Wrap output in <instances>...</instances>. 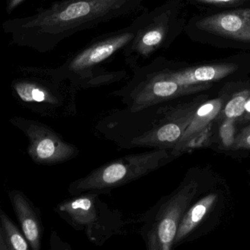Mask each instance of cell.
Instances as JSON below:
<instances>
[{"label":"cell","mask_w":250,"mask_h":250,"mask_svg":"<svg viewBox=\"0 0 250 250\" xmlns=\"http://www.w3.org/2000/svg\"><path fill=\"white\" fill-rule=\"evenodd\" d=\"M232 145L234 148L250 150V125L244 128L234 138Z\"/></svg>","instance_id":"cell-15"},{"label":"cell","mask_w":250,"mask_h":250,"mask_svg":"<svg viewBox=\"0 0 250 250\" xmlns=\"http://www.w3.org/2000/svg\"><path fill=\"white\" fill-rule=\"evenodd\" d=\"M173 157L167 149H153L132 153L111 161L70 184L68 192L74 196L85 192L102 194L137 181L160 168Z\"/></svg>","instance_id":"cell-3"},{"label":"cell","mask_w":250,"mask_h":250,"mask_svg":"<svg viewBox=\"0 0 250 250\" xmlns=\"http://www.w3.org/2000/svg\"><path fill=\"white\" fill-rule=\"evenodd\" d=\"M11 82L13 96L29 110L44 117L71 115L77 109V89L67 83L20 71Z\"/></svg>","instance_id":"cell-5"},{"label":"cell","mask_w":250,"mask_h":250,"mask_svg":"<svg viewBox=\"0 0 250 250\" xmlns=\"http://www.w3.org/2000/svg\"><path fill=\"white\" fill-rule=\"evenodd\" d=\"M27 0H5L6 2L7 14H12L13 11H15L20 5Z\"/></svg>","instance_id":"cell-16"},{"label":"cell","mask_w":250,"mask_h":250,"mask_svg":"<svg viewBox=\"0 0 250 250\" xmlns=\"http://www.w3.org/2000/svg\"><path fill=\"white\" fill-rule=\"evenodd\" d=\"M195 1L208 4H228L237 2L241 0H195Z\"/></svg>","instance_id":"cell-17"},{"label":"cell","mask_w":250,"mask_h":250,"mask_svg":"<svg viewBox=\"0 0 250 250\" xmlns=\"http://www.w3.org/2000/svg\"><path fill=\"white\" fill-rule=\"evenodd\" d=\"M197 26L213 34L250 43V8L206 17Z\"/></svg>","instance_id":"cell-9"},{"label":"cell","mask_w":250,"mask_h":250,"mask_svg":"<svg viewBox=\"0 0 250 250\" xmlns=\"http://www.w3.org/2000/svg\"><path fill=\"white\" fill-rule=\"evenodd\" d=\"M143 1L60 0L32 15L7 20L2 28L12 44L43 54L77 33L136 14Z\"/></svg>","instance_id":"cell-1"},{"label":"cell","mask_w":250,"mask_h":250,"mask_svg":"<svg viewBox=\"0 0 250 250\" xmlns=\"http://www.w3.org/2000/svg\"><path fill=\"white\" fill-rule=\"evenodd\" d=\"M8 195L20 228L28 241L31 250H40L44 233L42 211L20 190H10Z\"/></svg>","instance_id":"cell-8"},{"label":"cell","mask_w":250,"mask_h":250,"mask_svg":"<svg viewBox=\"0 0 250 250\" xmlns=\"http://www.w3.org/2000/svg\"><path fill=\"white\" fill-rule=\"evenodd\" d=\"M246 111L250 113V97L248 101H247V104H246Z\"/></svg>","instance_id":"cell-18"},{"label":"cell","mask_w":250,"mask_h":250,"mask_svg":"<svg viewBox=\"0 0 250 250\" xmlns=\"http://www.w3.org/2000/svg\"><path fill=\"white\" fill-rule=\"evenodd\" d=\"M10 123L27 137V153L37 165H60L80 154L75 145L65 141L59 133L41 121L15 116L10 119Z\"/></svg>","instance_id":"cell-7"},{"label":"cell","mask_w":250,"mask_h":250,"mask_svg":"<svg viewBox=\"0 0 250 250\" xmlns=\"http://www.w3.org/2000/svg\"><path fill=\"white\" fill-rule=\"evenodd\" d=\"M192 181L158 203L143 218L140 234L148 250H169L174 245L180 222L197 192Z\"/></svg>","instance_id":"cell-6"},{"label":"cell","mask_w":250,"mask_h":250,"mask_svg":"<svg viewBox=\"0 0 250 250\" xmlns=\"http://www.w3.org/2000/svg\"><path fill=\"white\" fill-rule=\"evenodd\" d=\"M216 199L217 195L216 194H208L185 212L180 222L174 245L185 239L198 226L213 207Z\"/></svg>","instance_id":"cell-12"},{"label":"cell","mask_w":250,"mask_h":250,"mask_svg":"<svg viewBox=\"0 0 250 250\" xmlns=\"http://www.w3.org/2000/svg\"><path fill=\"white\" fill-rule=\"evenodd\" d=\"M250 97V90H244L235 93L227 102L226 104H224L222 110L215 121L232 122L242 116L246 111V104Z\"/></svg>","instance_id":"cell-14"},{"label":"cell","mask_w":250,"mask_h":250,"mask_svg":"<svg viewBox=\"0 0 250 250\" xmlns=\"http://www.w3.org/2000/svg\"><path fill=\"white\" fill-rule=\"evenodd\" d=\"M145 11L124 28L105 33L93 39L55 68L20 67L19 70L47 77L58 83H67L78 90L109 85L125 78V71H107L102 67L116 54L123 52L135 39L146 20Z\"/></svg>","instance_id":"cell-2"},{"label":"cell","mask_w":250,"mask_h":250,"mask_svg":"<svg viewBox=\"0 0 250 250\" xmlns=\"http://www.w3.org/2000/svg\"><path fill=\"white\" fill-rule=\"evenodd\" d=\"M102 194L85 192L71 196L54 208L71 228L83 231L89 241L97 246L123 233L128 224L119 210L111 208L101 199Z\"/></svg>","instance_id":"cell-4"},{"label":"cell","mask_w":250,"mask_h":250,"mask_svg":"<svg viewBox=\"0 0 250 250\" xmlns=\"http://www.w3.org/2000/svg\"><path fill=\"white\" fill-rule=\"evenodd\" d=\"M224 104V99L222 98L212 99L202 103L196 110L182 138L172 150V156H178L191 147L197 139L208 128L210 124L216 120Z\"/></svg>","instance_id":"cell-10"},{"label":"cell","mask_w":250,"mask_h":250,"mask_svg":"<svg viewBox=\"0 0 250 250\" xmlns=\"http://www.w3.org/2000/svg\"><path fill=\"white\" fill-rule=\"evenodd\" d=\"M235 64H216L187 68L180 71H172L169 68H161L167 78L181 85L190 86L208 84L218 81L237 70Z\"/></svg>","instance_id":"cell-11"},{"label":"cell","mask_w":250,"mask_h":250,"mask_svg":"<svg viewBox=\"0 0 250 250\" xmlns=\"http://www.w3.org/2000/svg\"><path fill=\"white\" fill-rule=\"evenodd\" d=\"M31 250L21 228L2 209L0 210V250Z\"/></svg>","instance_id":"cell-13"}]
</instances>
